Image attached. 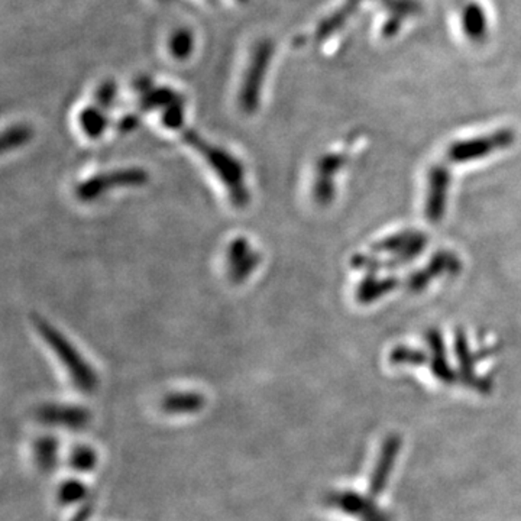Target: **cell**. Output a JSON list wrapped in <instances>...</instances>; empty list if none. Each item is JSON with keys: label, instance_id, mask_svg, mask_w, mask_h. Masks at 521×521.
Returning <instances> with one entry per match:
<instances>
[{"label": "cell", "instance_id": "cell-20", "mask_svg": "<svg viewBox=\"0 0 521 521\" xmlns=\"http://www.w3.org/2000/svg\"><path fill=\"white\" fill-rule=\"evenodd\" d=\"M59 456V443L51 436L41 437L35 444V459L38 465L44 471H50L56 466Z\"/></svg>", "mask_w": 521, "mask_h": 521}, {"label": "cell", "instance_id": "cell-5", "mask_svg": "<svg viewBox=\"0 0 521 521\" xmlns=\"http://www.w3.org/2000/svg\"><path fill=\"white\" fill-rule=\"evenodd\" d=\"M148 173L138 167L114 169L111 173L99 174L80 183L76 188V195L81 202H93L107 191L119 187H140L147 183Z\"/></svg>", "mask_w": 521, "mask_h": 521}, {"label": "cell", "instance_id": "cell-17", "mask_svg": "<svg viewBox=\"0 0 521 521\" xmlns=\"http://www.w3.org/2000/svg\"><path fill=\"white\" fill-rule=\"evenodd\" d=\"M463 336L465 334H461L456 336V355H458L462 372H465L466 384H470L474 388H482L485 391L489 387H487V382H481L477 379V375L474 372V361H472L470 348H468V343H466V339Z\"/></svg>", "mask_w": 521, "mask_h": 521}, {"label": "cell", "instance_id": "cell-28", "mask_svg": "<svg viewBox=\"0 0 521 521\" xmlns=\"http://www.w3.org/2000/svg\"><path fill=\"white\" fill-rule=\"evenodd\" d=\"M136 123H138V121L133 116H126V118L122 119L121 129L123 133H129V131H133L135 128Z\"/></svg>", "mask_w": 521, "mask_h": 521}, {"label": "cell", "instance_id": "cell-26", "mask_svg": "<svg viewBox=\"0 0 521 521\" xmlns=\"http://www.w3.org/2000/svg\"><path fill=\"white\" fill-rule=\"evenodd\" d=\"M85 485L78 481H69L59 489V498L66 504H73L80 501L85 497Z\"/></svg>", "mask_w": 521, "mask_h": 521}, {"label": "cell", "instance_id": "cell-21", "mask_svg": "<svg viewBox=\"0 0 521 521\" xmlns=\"http://www.w3.org/2000/svg\"><path fill=\"white\" fill-rule=\"evenodd\" d=\"M169 52L177 59H187L195 48V38L188 30H178L169 41Z\"/></svg>", "mask_w": 521, "mask_h": 521}, {"label": "cell", "instance_id": "cell-19", "mask_svg": "<svg viewBox=\"0 0 521 521\" xmlns=\"http://www.w3.org/2000/svg\"><path fill=\"white\" fill-rule=\"evenodd\" d=\"M80 126L88 138H99L107 128L106 114L97 107H87L80 114Z\"/></svg>", "mask_w": 521, "mask_h": 521}, {"label": "cell", "instance_id": "cell-13", "mask_svg": "<svg viewBox=\"0 0 521 521\" xmlns=\"http://www.w3.org/2000/svg\"><path fill=\"white\" fill-rule=\"evenodd\" d=\"M459 269L458 258L451 252L436 253V257L432 260L430 265H427L426 270L417 272L413 279H410L411 290H422L427 284L432 281V277L443 276L444 272L455 271Z\"/></svg>", "mask_w": 521, "mask_h": 521}, {"label": "cell", "instance_id": "cell-25", "mask_svg": "<svg viewBox=\"0 0 521 521\" xmlns=\"http://www.w3.org/2000/svg\"><path fill=\"white\" fill-rule=\"evenodd\" d=\"M162 122L169 129H181L184 125V105L181 102L174 103L171 106L164 109Z\"/></svg>", "mask_w": 521, "mask_h": 521}, {"label": "cell", "instance_id": "cell-7", "mask_svg": "<svg viewBox=\"0 0 521 521\" xmlns=\"http://www.w3.org/2000/svg\"><path fill=\"white\" fill-rule=\"evenodd\" d=\"M327 503L342 513L360 518V521H391L388 514L375 504L372 497L361 496L358 492H334L327 497Z\"/></svg>", "mask_w": 521, "mask_h": 521}, {"label": "cell", "instance_id": "cell-1", "mask_svg": "<svg viewBox=\"0 0 521 521\" xmlns=\"http://www.w3.org/2000/svg\"><path fill=\"white\" fill-rule=\"evenodd\" d=\"M181 136H183L184 142L195 148L209 164L210 169H214L215 174L219 177V180L224 183V188L228 191L232 205L236 207H245L250 203V190L246 187L245 169L241 161L224 148L207 142L205 138L191 129H183Z\"/></svg>", "mask_w": 521, "mask_h": 521}, {"label": "cell", "instance_id": "cell-27", "mask_svg": "<svg viewBox=\"0 0 521 521\" xmlns=\"http://www.w3.org/2000/svg\"><path fill=\"white\" fill-rule=\"evenodd\" d=\"M116 97V86L112 81H107L105 85L100 86L99 90L96 93V100L102 107H111Z\"/></svg>", "mask_w": 521, "mask_h": 521}, {"label": "cell", "instance_id": "cell-12", "mask_svg": "<svg viewBox=\"0 0 521 521\" xmlns=\"http://www.w3.org/2000/svg\"><path fill=\"white\" fill-rule=\"evenodd\" d=\"M426 342L430 349V365H432V372H434V377L443 381L444 384H453L455 374L449 367L442 334L437 331H430L426 334Z\"/></svg>", "mask_w": 521, "mask_h": 521}, {"label": "cell", "instance_id": "cell-8", "mask_svg": "<svg viewBox=\"0 0 521 521\" xmlns=\"http://www.w3.org/2000/svg\"><path fill=\"white\" fill-rule=\"evenodd\" d=\"M426 245L427 236L425 233L420 231H407L384 239L379 245H375V251L393 253L394 264H398L419 257Z\"/></svg>", "mask_w": 521, "mask_h": 521}, {"label": "cell", "instance_id": "cell-22", "mask_svg": "<svg viewBox=\"0 0 521 521\" xmlns=\"http://www.w3.org/2000/svg\"><path fill=\"white\" fill-rule=\"evenodd\" d=\"M426 353L419 349H411L410 346H397L389 353V362L393 365H423L426 362Z\"/></svg>", "mask_w": 521, "mask_h": 521}, {"label": "cell", "instance_id": "cell-15", "mask_svg": "<svg viewBox=\"0 0 521 521\" xmlns=\"http://www.w3.org/2000/svg\"><path fill=\"white\" fill-rule=\"evenodd\" d=\"M396 279H377L368 277L358 286L355 291V298L361 305H371L375 300L384 297L389 291L396 288Z\"/></svg>", "mask_w": 521, "mask_h": 521}, {"label": "cell", "instance_id": "cell-3", "mask_svg": "<svg viewBox=\"0 0 521 521\" xmlns=\"http://www.w3.org/2000/svg\"><path fill=\"white\" fill-rule=\"evenodd\" d=\"M272 54H274V45L269 40L260 41L252 50L250 64L246 67L242 86L239 90V106L246 114L258 111L260 90H262L265 76L271 64Z\"/></svg>", "mask_w": 521, "mask_h": 521}, {"label": "cell", "instance_id": "cell-4", "mask_svg": "<svg viewBox=\"0 0 521 521\" xmlns=\"http://www.w3.org/2000/svg\"><path fill=\"white\" fill-rule=\"evenodd\" d=\"M514 142V133L511 129H501L489 135L477 136L465 141H456L449 145L446 157L455 164L477 161L494 154L497 151L510 147Z\"/></svg>", "mask_w": 521, "mask_h": 521}, {"label": "cell", "instance_id": "cell-9", "mask_svg": "<svg viewBox=\"0 0 521 521\" xmlns=\"http://www.w3.org/2000/svg\"><path fill=\"white\" fill-rule=\"evenodd\" d=\"M401 446H403V439L396 434L387 436L382 443L377 465L372 472L371 482H370V494L372 498L379 497L386 489L389 475L393 472L397 458L400 455Z\"/></svg>", "mask_w": 521, "mask_h": 521}, {"label": "cell", "instance_id": "cell-18", "mask_svg": "<svg viewBox=\"0 0 521 521\" xmlns=\"http://www.w3.org/2000/svg\"><path fill=\"white\" fill-rule=\"evenodd\" d=\"M180 96L177 95L171 88H148L143 92L141 106L145 111H155V109H167L174 103L181 102Z\"/></svg>", "mask_w": 521, "mask_h": 521}, {"label": "cell", "instance_id": "cell-16", "mask_svg": "<svg viewBox=\"0 0 521 521\" xmlns=\"http://www.w3.org/2000/svg\"><path fill=\"white\" fill-rule=\"evenodd\" d=\"M205 398L197 393H176L162 401V408L171 415H190L200 410Z\"/></svg>", "mask_w": 521, "mask_h": 521}, {"label": "cell", "instance_id": "cell-23", "mask_svg": "<svg viewBox=\"0 0 521 521\" xmlns=\"http://www.w3.org/2000/svg\"><path fill=\"white\" fill-rule=\"evenodd\" d=\"M32 138V129L26 125H15L5 131L2 136V151L6 152L9 150L23 147V143Z\"/></svg>", "mask_w": 521, "mask_h": 521}, {"label": "cell", "instance_id": "cell-11", "mask_svg": "<svg viewBox=\"0 0 521 521\" xmlns=\"http://www.w3.org/2000/svg\"><path fill=\"white\" fill-rule=\"evenodd\" d=\"M38 419L48 425L80 429L88 422V413L85 408L71 406H56L50 404L38 411Z\"/></svg>", "mask_w": 521, "mask_h": 521}, {"label": "cell", "instance_id": "cell-10", "mask_svg": "<svg viewBox=\"0 0 521 521\" xmlns=\"http://www.w3.org/2000/svg\"><path fill=\"white\" fill-rule=\"evenodd\" d=\"M343 157L339 154H326L317 164V177L315 181V198L320 205H327L334 198V176L343 166Z\"/></svg>", "mask_w": 521, "mask_h": 521}, {"label": "cell", "instance_id": "cell-24", "mask_svg": "<svg viewBox=\"0 0 521 521\" xmlns=\"http://www.w3.org/2000/svg\"><path fill=\"white\" fill-rule=\"evenodd\" d=\"M96 465V453L93 449L81 448L74 449L73 455H71V466L78 471H90Z\"/></svg>", "mask_w": 521, "mask_h": 521}, {"label": "cell", "instance_id": "cell-29", "mask_svg": "<svg viewBox=\"0 0 521 521\" xmlns=\"http://www.w3.org/2000/svg\"><path fill=\"white\" fill-rule=\"evenodd\" d=\"M238 2H248V0H238Z\"/></svg>", "mask_w": 521, "mask_h": 521}, {"label": "cell", "instance_id": "cell-14", "mask_svg": "<svg viewBox=\"0 0 521 521\" xmlns=\"http://www.w3.org/2000/svg\"><path fill=\"white\" fill-rule=\"evenodd\" d=\"M462 28L466 37L480 42L489 33V18L484 8L477 2H471L462 9Z\"/></svg>", "mask_w": 521, "mask_h": 521}, {"label": "cell", "instance_id": "cell-2", "mask_svg": "<svg viewBox=\"0 0 521 521\" xmlns=\"http://www.w3.org/2000/svg\"><path fill=\"white\" fill-rule=\"evenodd\" d=\"M33 326L37 327L41 338L44 339L45 343L51 348L52 352L56 353L57 358L61 361L67 372L73 379L74 386L78 387L85 393H93L97 388V375L85 358L78 353V349L74 348L73 343L67 341L61 332L57 331L50 322L40 316H33Z\"/></svg>", "mask_w": 521, "mask_h": 521}, {"label": "cell", "instance_id": "cell-6", "mask_svg": "<svg viewBox=\"0 0 521 521\" xmlns=\"http://www.w3.org/2000/svg\"><path fill=\"white\" fill-rule=\"evenodd\" d=\"M451 173L443 164H436L427 171L426 197H425V215L427 222L437 224L443 219L448 206Z\"/></svg>", "mask_w": 521, "mask_h": 521}]
</instances>
